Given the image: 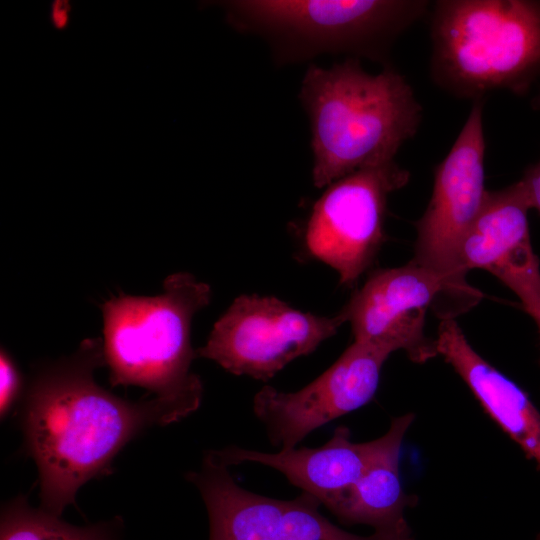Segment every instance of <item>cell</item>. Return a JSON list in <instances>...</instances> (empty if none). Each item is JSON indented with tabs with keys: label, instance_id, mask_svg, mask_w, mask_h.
I'll return each instance as SVG.
<instances>
[{
	"label": "cell",
	"instance_id": "cell-1",
	"mask_svg": "<svg viewBox=\"0 0 540 540\" xmlns=\"http://www.w3.org/2000/svg\"><path fill=\"white\" fill-rule=\"evenodd\" d=\"M103 342L83 340L76 351L36 368L18 408L24 448L39 478L40 507L60 516L89 480L108 474L118 452L142 431L193 413L155 397L131 401L101 387Z\"/></svg>",
	"mask_w": 540,
	"mask_h": 540
},
{
	"label": "cell",
	"instance_id": "cell-2",
	"mask_svg": "<svg viewBox=\"0 0 540 540\" xmlns=\"http://www.w3.org/2000/svg\"><path fill=\"white\" fill-rule=\"evenodd\" d=\"M299 97L310 121L317 188L395 161L422 120V107L403 75L390 67L370 74L353 57L327 69L311 65Z\"/></svg>",
	"mask_w": 540,
	"mask_h": 540
},
{
	"label": "cell",
	"instance_id": "cell-3",
	"mask_svg": "<svg viewBox=\"0 0 540 540\" xmlns=\"http://www.w3.org/2000/svg\"><path fill=\"white\" fill-rule=\"evenodd\" d=\"M210 298L208 284L178 272L165 279L161 294H120L103 303V356L110 384L139 386L195 412L203 384L191 371L198 356L191 345V322Z\"/></svg>",
	"mask_w": 540,
	"mask_h": 540
},
{
	"label": "cell",
	"instance_id": "cell-4",
	"mask_svg": "<svg viewBox=\"0 0 540 540\" xmlns=\"http://www.w3.org/2000/svg\"><path fill=\"white\" fill-rule=\"evenodd\" d=\"M431 42V75L448 93L525 94L540 76V1H437Z\"/></svg>",
	"mask_w": 540,
	"mask_h": 540
},
{
	"label": "cell",
	"instance_id": "cell-5",
	"mask_svg": "<svg viewBox=\"0 0 540 540\" xmlns=\"http://www.w3.org/2000/svg\"><path fill=\"white\" fill-rule=\"evenodd\" d=\"M238 29L281 44L285 57L349 52L381 59L392 41L421 18L422 0H237L222 2Z\"/></svg>",
	"mask_w": 540,
	"mask_h": 540
},
{
	"label": "cell",
	"instance_id": "cell-6",
	"mask_svg": "<svg viewBox=\"0 0 540 540\" xmlns=\"http://www.w3.org/2000/svg\"><path fill=\"white\" fill-rule=\"evenodd\" d=\"M482 100H475L449 152L436 166L430 201L416 222L412 261L441 277L455 317L471 309L481 298L460 268L459 250L488 193L484 185Z\"/></svg>",
	"mask_w": 540,
	"mask_h": 540
},
{
	"label": "cell",
	"instance_id": "cell-7",
	"mask_svg": "<svg viewBox=\"0 0 540 540\" xmlns=\"http://www.w3.org/2000/svg\"><path fill=\"white\" fill-rule=\"evenodd\" d=\"M346 323L341 312L319 316L272 296L240 295L217 320L197 355L234 375L267 381L312 353Z\"/></svg>",
	"mask_w": 540,
	"mask_h": 540
},
{
	"label": "cell",
	"instance_id": "cell-8",
	"mask_svg": "<svg viewBox=\"0 0 540 540\" xmlns=\"http://www.w3.org/2000/svg\"><path fill=\"white\" fill-rule=\"evenodd\" d=\"M410 173L395 161L358 170L327 186L314 204L305 231L311 256L352 286L372 265L386 239L388 197Z\"/></svg>",
	"mask_w": 540,
	"mask_h": 540
},
{
	"label": "cell",
	"instance_id": "cell-9",
	"mask_svg": "<svg viewBox=\"0 0 540 540\" xmlns=\"http://www.w3.org/2000/svg\"><path fill=\"white\" fill-rule=\"evenodd\" d=\"M229 467L215 450H209L200 468L186 474L205 503L210 540H389L339 528L308 493L280 500L246 490L235 482Z\"/></svg>",
	"mask_w": 540,
	"mask_h": 540
},
{
	"label": "cell",
	"instance_id": "cell-10",
	"mask_svg": "<svg viewBox=\"0 0 540 540\" xmlns=\"http://www.w3.org/2000/svg\"><path fill=\"white\" fill-rule=\"evenodd\" d=\"M455 319L444 281L433 271L408 264L373 272L340 310L354 341L402 350L418 364L438 355L436 341L425 334L426 313Z\"/></svg>",
	"mask_w": 540,
	"mask_h": 540
},
{
	"label": "cell",
	"instance_id": "cell-11",
	"mask_svg": "<svg viewBox=\"0 0 540 540\" xmlns=\"http://www.w3.org/2000/svg\"><path fill=\"white\" fill-rule=\"evenodd\" d=\"M392 354L385 347L353 341L320 376L294 392L264 386L253 398V412L268 440L291 449L317 428L369 403L382 367Z\"/></svg>",
	"mask_w": 540,
	"mask_h": 540
},
{
	"label": "cell",
	"instance_id": "cell-12",
	"mask_svg": "<svg viewBox=\"0 0 540 540\" xmlns=\"http://www.w3.org/2000/svg\"><path fill=\"white\" fill-rule=\"evenodd\" d=\"M531 205L521 180L488 191L484 205L459 250L463 273L485 270L520 299L535 319L540 314V261L533 250L528 212Z\"/></svg>",
	"mask_w": 540,
	"mask_h": 540
},
{
	"label": "cell",
	"instance_id": "cell-13",
	"mask_svg": "<svg viewBox=\"0 0 540 540\" xmlns=\"http://www.w3.org/2000/svg\"><path fill=\"white\" fill-rule=\"evenodd\" d=\"M414 419L413 413L394 417L384 435L368 442H353L349 428L338 426L320 447L268 453L229 446L216 452L229 466L257 463L279 471L328 509L391 446L403 442Z\"/></svg>",
	"mask_w": 540,
	"mask_h": 540
},
{
	"label": "cell",
	"instance_id": "cell-14",
	"mask_svg": "<svg viewBox=\"0 0 540 540\" xmlns=\"http://www.w3.org/2000/svg\"><path fill=\"white\" fill-rule=\"evenodd\" d=\"M435 341L438 355L540 471V412L529 395L477 353L455 319L441 320Z\"/></svg>",
	"mask_w": 540,
	"mask_h": 540
},
{
	"label": "cell",
	"instance_id": "cell-15",
	"mask_svg": "<svg viewBox=\"0 0 540 540\" xmlns=\"http://www.w3.org/2000/svg\"><path fill=\"white\" fill-rule=\"evenodd\" d=\"M403 442L391 446L328 510L346 525L364 524L389 540H413L404 511L415 504L402 487L399 462Z\"/></svg>",
	"mask_w": 540,
	"mask_h": 540
},
{
	"label": "cell",
	"instance_id": "cell-16",
	"mask_svg": "<svg viewBox=\"0 0 540 540\" xmlns=\"http://www.w3.org/2000/svg\"><path fill=\"white\" fill-rule=\"evenodd\" d=\"M122 520L114 518L89 526H74L26 496L5 503L1 512V540H120Z\"/></svg>",
	"mask_w": 540,
	"mask_h": 540
},
{
	"label": "cell",
	"instance_id": "cell-17",
	"mask_svg": "<svg viewBox=\"0 0 540 540\" xmlns=\"http://www.w3.org/2000/svg\"><path fill=\"white\" fill-rule=\"evenodd\" d=\"M0 414L4 418L19 401L22 377L11 356L3 348L0 356Z\"/></svg>",
	"mask_w": 540,
	"mask_h": 540
},
{
	"label": "cell",
	"instance_id": "cell-18",
	"mask_svg": "<svg viewBox=\"0 0 540 540\" xmlns=\"http://www.w3.org/2000/svg\"><path fill=\"white\" fill-rule=\"evenodd\" d=\"M525 187L531 209L540 214V160L529 166L520 179Z\"/></svg>",
	"mask_w": 540,
	"mask_h": 540
},
{
	"label": "cell",
	"instance_id": "cell-19",
	"mask_svg": "<svg viewBox=\"0 0 540 540\" xmlns=\"http://www.w3.org/2000/svg\"><path fill=\"white\" fill-rule=\"evenodd\" d=\"M51 26L58 31L66 30L72 18V5L68 0H54L48 12Z\"/></svg>",
	"mask_w": 540,
	"mask_h": 540
},
{
	"label": "cell",
	"instance_id": "cell-20",
	"mask_svg": "<svg viewBox=\"0 0 540 540\" xmlns=\"http://www.w3.org/2000/svg\"><path fill=\"white\" fill-rule=\"evenodd\" d=\"M531 105L533 109L540 110V92L532 99Z\"/></svg>",
	"mask_w": 540,
	"mask_h": 540
},
{
	"label": "cell",
	"instance_id": "cell-21",
	"mask_svg": "<svg viewBox=\"0 0 540 540\" xmlns=\"http://www.w3.org/2000/svg\"><path fill=\"white\" fill-rule=\"evenodd\" d=\"M534 321L536 322V324L538 326L539 334H540V314L534 319Z\"/></svg>",
	"mask_w": 540,
	"mask_h": 540
},
{
	"label": "cell",
	"instance_id": "cell-22",
	"mask_svg": "<svg viewBox=\"0 0 540 540\" xmlns=\"http://www.w3.org/2000/svg\"><path fill=\"white\" fill-rule=\"evenodd\" d=\"M537 540H540V534H539V536L537 537Z\"/></svg>",
	"mask_w": 540,
	"mask_h": 540
}]
</instances>
